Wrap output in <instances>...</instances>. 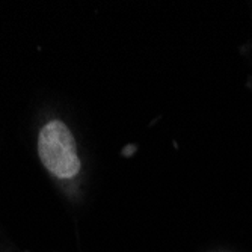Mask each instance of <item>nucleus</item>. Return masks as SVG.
Here are the masks:
<instances>
[{"label": "nucleus", "mask_w": 252, "mask_h": 252, "mask_svg": "<svg viewBox=\"0 0 252 252\" xmlns=\"http://www.w3.org/2000/svg\"><path fill=\"white\" fill-rule=\"evenodd\" d=\"M38 154L42 165L59 178H73L80 171L74 137L59 120L50 121L41 128Z\"/></svg>", "instance_id": "obj_1"}]
</instances>
